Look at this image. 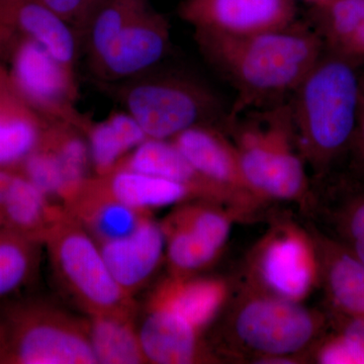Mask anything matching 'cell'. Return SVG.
Listing matches in <instances>:
<instances>
[{"mask_svg":"<svg viewBox=\"0 0 364 364\" xmlns=\"http://www.w3.org/2000/svg\"><path fill=\"white\" fill-rule=\"evenodd\" d=\"M196 40L210 65L238 92L231 121L247 107L294 93L325 51L320 35L296 21L247 36L196 32Z\"/></svg>","mask_w":364,"mask_h":364,"instance_id":"obj_1","label":"cell"},{"mask_svg":"<svg viewBox=\"0 0 364 364\" xmlns=\"http://www.w3.org/2000/svg\"><path fill=\"white\" fill-rule=\"evenodd\" d=\"M358 64L325 48L293 93L296 145L321 176L351 150L360 107Z\"/></svg>","mask_w":364,"mask_h":364,"instance_id":"obj_2","label":"cell"},{"mask_svg":"<svg viewBox=\"0 0 364 364\" xmlns=\"http://www.w3.org/2000/svg\"><path fill=\"white\" fill-rule=\"evenodd\" d=\"M239 299L228 320L233 354L260 363H294L321 339L329 318L299 301L254 291Z\"/></svg>","mask_w":364,"mask_h":364,"instance_id":"obj_3","label":"cell"},{"mask_svg":"<svg viewBox=\"0 0 364 364\" xmlns=\"http://www.w3.org/2000/svg\"><path fill=\"white\" fill-rule=\"evenodd\" d=\"M0 364H97L85 318L35 299L0 308Z\"/></svg>","mask_w":364,"mask_h":364,"instance_id":"obj_4","label":"cell"},{"mask_svg":"<svg viewBox=\"0 0 364 364\" xmlns=\"http://www.w3.org/2000/svg\"><path fill=\"white\" fill-rule=\"evenodd\" d=\"M234 145L248 186L263 203L306 202L308 177L296 145L291 105L277 107L261 121L239 127Z\"/></svg>","mask_w":364,"mask_h":364,"instance_id":"obj_5","label":"cell"},{"mask_svg":"<svg viewBox=\"0 0 364 364\" xmlns=\"http://www.w3.org/2000/svg\"><path fill=\"white\" fill-rule=\"evenodd\" d=\"M44 245L55 279L86 316H138L135 299L117 284L97 242L68 212Z\"/></svg>","mask_w":364,"mask_h":364,"instance_id":"obj_6","label":"cell"},{"mask_svg":"<svg viewBox=\"0 0 364 364\" xmlns=\"http://www.w3.org/2000/svg\"><path fill=\"white\" fill-rule=\"evenodd\" d=\"M122 92L129 112L148 139L172 140L182 132L222 117L219 100L207 85L181 75L132 78Z\"/></svg>","mask_w":364,"mask_h":364,"instance_id":"obj_7","label":"cell"},{"mask_svg":"<svg viewBox=\"0 0 364 364\" xmlns=\"http://www.w3.org/2000/svg\"><path fill=\"white\" fill-rule=\"evenodd\" d=\"M248 287L301 303L320 284L312 232L293 222L275 223L248 255Z\"/></svg>","mask_w":364,"mask_h":364,"instance_id":"obj_8","label":"cell"},{"mask_svg":"<svg viewBox=\"0 0 364 364\" xmlns=\"http://www.w3.org/2000/svg\"><path fill=\"white\" fill-rule=\"evenodd\" d=\"M176 207L160 222L165 236V261L169 275L193 277L218 259L237 215L203 200H189Z\"/></svg>","mask_w":364,"mask_h":364,"instance_id":"obj_9","label":"cell"},{"mask_svg":"<svg viewBox=\"0 0 364 364\" xmlns=\"http://www.w3.org/2000/svg\"><path fill=\"white\" fill-rule=\"evenodd\" d=\"M13 78L26 102L47 121L80 126L87 122L76 111L77 86L74 69L62 64L35 40L26 37L14 51Z\"/></svg>","mask_w":364,"mask_h":364,"instance_id":"obj_10","label":"cell"},{"mask_svg":"<svg viewBox=\"0 0 364 364\" xmlns=\"http://www.w3.org/2000/svg\"><path fill=\"white\" fill-rule=\"evenodd\" d=\"M179 16L196 32L247 36L294 23V0H183Z\"/></svg>","mask_w":364,"mask_h":364,"instance_id":"obj_11","label":"cell"},{"mask_svg":"<svg viewBox=\"0 0 364 364\" xmlns=\"http://www.w3.org/2000/svg\"><path fill=\"white\" fill-rule=\"evenodd\" d=\"M169 42L168 23L147 4L93 62V69L109 80L135 78L161 61Z\"/></svg>","mask_w":364,"mask_h":364,"instance_id":"obj_12","label":"cell"},{"mask_svg":"<svg viewBox=\"0 0 364 364\" xmlns=\"http://www.w3.org/2000/svg\"><path fill=\"white\" fill-rule=\"evenodd\" d=\"M116 168L132 170L178 182L191 189L198 200L215 203L238 217L252 215L254 210L237 198L203 176L177 149L171 140L147 139L123 158Z\"/></svg>","mask_w":364,"mask_h":364,"instance_id":"obj_13","label":"cell"},{"mask_svg":"<svg viewBox=\"0 0 364 364\" xmlns=\"http://www.w3.org/2000/svg\"><path fill=\"white\" fill-rule=\"evenodd\" d=\"M171 141L203 176L240 198L254 212L264 203L248 186L234 142L217 126L193 127Z\"/></svg>","mask_w":364,"mask_h":364,"instance_id":"obj_14","label":"cell"},{"mask_svg":"<svg viewBox=\"0 0 364 364\" xmlns=\"http://www.w3.org/2000/svg\"><path fill=\"white\" fill-rule=\"evenodd\" d=\"M97 244L109 272L131 296L149 284L165 260L164 232L152 215L128 236Z\"/></svg>","mask_w":364,"mask_h":364,"instance_id":"obj_15","label":"cell"},{"mask_svg":"<svg viewBox=\"0 0 364 364\" xmlns=\"http://www.w3.org/2000/svg\"><path fill=\"white\" fill-rule=\"evenodd\" d=\"M138 332L147 363L193 364L214 359L203 333L166 309L145 305Z\"/></svg>","mask_w":364,"mask_h":364,"instance_id":"obj_16","label":"cell"},{"mask_svg":"<svg viewBox=\"0 0 364 364\" xmlns=\"http://www.w3.org/2000/svg\"><path fill=\"white\" fill-rule=\"evenodd\" d=\"M229 296L227 280L219 277L168 274L153 289L146 305L166 309L203 333L224 310Z\"/></svg>","mask_w":364,"mask_h":364,"instance_id":"obj_17","label":"cell"},{"mask_svg":"<svg viewBox=\"0 0 364 364\" xmlns=\"http://www.w3.org/2000/svg\"><path fill=\"white\" fill-rule=\"evenodd\" d=\"M317 248L320 284L331 313L364 318V264L329 235L311 229Z\"/></svg>","mask_w":364,"mask_h":364,"instance_id":"obj_18","label":"cell"},{"mask_svg":"<svg viewBox=\"0 0 364 364\" xmlns=\"http://www.w3.org/2000/svg\"><path fill=\"white\" fill-rule=\"evenodd\" d=\"M65 208L97 243L128 236L152 215V212L136 210L107 195L93 176Z\"/></svg>","mask_w":364,"mask_h":364,"instance_id":"obj_19","label":"cell"},{"mask_svg":"<svg viewBox=\"0 0 364 364\" xmlns=\"http://www.w3.org/2000/svg\"><path fill=\"white\" fill-rule=\"evenodd\" d=\"M0 23L16 28L45 47L62 64L74 69L77 33L41 0H0Z\"/></svg>","mask_w":364,"mask_h":364,"instance_id":"obj_20","label":"cell"},{"mask_svg":"<svg viewBox=\"0 0 364 364\" xmlns=\"http://www.w3.org/2000/svg\"><path fill=\"white\" fill-rule=\"evenodd\" d=\"M66 215L63 205L53 202L16 171L0 229L9 230L44 245L46 239Z\"/></svg>","mask_w":364,"mask_h":364,"instance_id":"obj_21","label":"cell"},{"mask_svg":"<svg viewBox=\"0 0 364 364\" xmlns=\"http://www.w3.org/2000/svg\"><path fill=\"white\" fill-rule=\"evenodd\" d=\"M93 176L107 195L136 210L152 212L154 208L198 200L186 186L163 177L123 168Z\"/></svg>","mask_w":364,"mask_h":364,"instance_id":"obj_22","label":"cell"},{"mask_svg":"<svg viewBox=\"0 0 364 364\" xmlns=\"http://www.w3.org/2000/svg\"><path fill=\"white\" fill-rule=\"evenodd\" d=\"M91 168L95 176H104L116 168L131 151L138 147L147 136L129 112H114L100 123H86Z\"/></svg>","mask_w":364,"mask_h":364,"instance_id":"obj_23","label":"cell"},{"mask_svg":"<svg viewBox=\"0 0 364 364\" xmlns=\"http://www.w3.org/2000/svg\"><path fill=\"white\" fill-rule=\"evenodd\" d=\"M321 214L332 232L328 235L364 264V183L340 182L321 205Z\"/></svg>","mask_w":364,"mask_h":364,"instance_id":"obj_24","label":"cell"},{"mask_svg":"<svg viewBox=\"0 0 364 364\" xmlns=\"http://www.w3.org/2000/svg\"><path fill=\"white\" fill-rule=\"evenodd\" d=\"M85 322L97 364L147 363L136 316H86Z\"/></svg>","mask_w":364,"mask_h":364,"instance_id":"obj_25","label":"cell"},{"mask_svg":"<svg viewBox=\"0 0 364 364\" xmlns=\"http://www.w3.org/2000/svg\"><path fill=\"white\" fill-rule=\"evenodd\" d=\"M7 100L0 102V167L16 169L40 145L48 121Z\"/></svg>","mask_w":364,"mask_h":364,"instance_id":"obj_26","label":"cell"},{"mask_svg":"<svg viewBox=\"0 0 364 364\" xmlns=\"http://www.w3.org/2000/svg\"><path fill=\"white\" fill-rule=\"evenodd\" d=\"M43 244L0 229V299L13 296L32 282Z\"/></svg>","mask_w":364,"mask_h":364,"instance_id":"obj_27","label":"cell"},{"mask_svg":"<svg viewBox=\"0 0 364 364\" xmlns=\"http://www.w3.org/2000/svg\"><path fill=\"white\" fill-rule=\"evenodd\" d=\"M317 28L325 48L334 51L364 28V0H327L316 6Z\"/></svg>","mask_w":364,"mask_h":364,"instance_id":"obj_28","label":"cell"},{"mask_svg":"<svg viewBox=\"0 0 364 364\" xmlns=\"http://www.w3.org/2000/svg\"><path fill=\"white\" fill-rule=\"evenodd\" d=\"M18 171L32 182L53 202L65 205L69 198L68 184L61 162L42 143L18 165Z\"/></svg>","mask_w":364,"mask_h":364,"instance_id":"obj_29","label":"cell"},{"mask_svg":"<svg viewBox=\"0 0 364 364\" xmlns=\"http://www.w3.org/2000/svg\"><path fill=\"white\" fill-rule=\"evenodd\" d=\"M48 9L68 23L76 33L80 32L97 0H41ZM78 36V35H77Z\"/></svg>","mask_w":364,"mask_h":364,"instance_id":"obj_30","label":"cell"},{"mask_svg":"<svg viewBox=\"0 0 364 364\" xmlns=\"http://www.w3.org/2000/svg\"><path fill=\"white\" fill-rule=\"evenodd\" d=\"M329 323L334 328V331L343 335L354 345L364 364V318L331 313Z\"/></svg>","mask_w":364,"mask_h":364,"instance_id":"obj_31","label":"cell"},{"mask_svg":"<svg viewBox=\"0 0 364 364\" xmlns=\"http://www.w3.org/2000/svg\"><path fill=\"white\" fill-rule=\"evenodd\" d=\"M16 176V169L0 167V227H1L4 207H6L7 198H9V191H11Z\"/></svg>","mask_w":364,"mask_h":364,"instance_id":"obj_32","label":"cell"},{"mask_svg":"<svg viewBox=\"0 0 364 364\" xmlns=\"http://www.w3.org/2000/svg\"><path fill=\"white\" fill-rule=\"evenodd\" d=\"M351 149L354 151L364 168V105L363 104L359 107L358 124H356Z\"/></svg>","mask_w":364,"mask_h":364,"instance_id":"obj_33","label":"cell"},{"mask_svg":"<svg viewBox=\"0 0 364 364\" xmlns=\"http://www.w3.org/2000/svg\"><path fill=\"white\" fill-rule=\"evenodd\" d=\"M359 91H360V104L364 105V75L359 77Z\"/></svg>","mask_w":364,"mask_h":364,"instance_id":"obj_34","label":"cell"},{"mask_svg":"<svg viewBox=\"0 0 364 364\" xmlns=\"http://www.w3.org/2000/svg\"><path fill=\"white\" fill-rule=\"evenodd\" d=\"M306 1L312 2V4H315L316 6H318V4H324L325 1H327V0H306Z\"/></svg>","mask_w":364,"mask_h":364,"instance_id":"obj_35","label":"cell"}]
</instances>
